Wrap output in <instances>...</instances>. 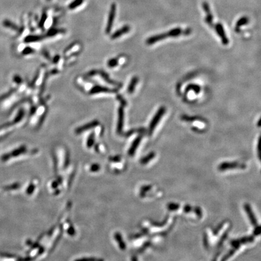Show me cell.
I'll return each instance as SVG.
<instances>
[{"instance_id":"27","label":"cell","mask_w":261,"mask_h":261,"mask_svg":"<svg viewBox=\"0 0 261 261\" xmlns=\"http://www.w3.org/2000/svg\"><path fill=\"white\" fill-rule=\"evenodd\" d=\"M260 233V226H259L258 225L257 226H256L255 229L254 230V235H259Z\"/></svg>"},{"instance_id":"28","label":"cell","mask_w":261,"mask_h":261,"mask_svg":"<svg viewBox=\"0 0 261 261\" xmlns=\"http://www.w3.org/2000/svg\"><path fill=\"white\" fill-rule=\"evenodd\" d=\"M195 213H196L198 216H201L202 215L201 210V209H200V207H196V208L195 209Z\"/></svg>"},{"instance_id":"29","label":"cell","mask_w":261,"mask_h":261,"mask_svg":"<svg viewBox=\"0 0 261 261\" xmlns=\"http://www.w3.org/2000/svg\"><path fill=\"white\" fill-rule=\"evenodd\" d=\"M191 210H192V207H191L190 206H189V205H186V206L184 207V212H186V213L190 212Z\"/></svg>"},{"instance_id":"1","label":"cell","mask_w":261,"mask_h":261,"mask_svg":"<svg viewBox=\"0 0 261 261\" xmlns=\"http://www.w3.org/2000/svg\"><path fill=\"white\" fill-rule=\"evenodd\" d=\"M165 111H166V108L165 107H163V106L161 107L158 110L157 112L156 113V114L154 117V118H153V120H152V121H151V122L150 123V125H149V134L150 135L153 134V133L154 131V129L156 127L157 124H158L159 121H160V120L162 117V116L164 114V113L165 112Z\"/></svg>"},{"instance_id":"7","label":"cell","mask_w":261,"mask_h":261,"mask_svg":"<svg viewBox=\"0 0 261 261\" xmlns=\"http://www.w3.org/2000/svg\"><path fill=\"white\" fill-rule=\"evenodd\" d=\"M130 30V27L129 26H124L119 30L115 32L111 36V38L112 39H115L116 38H119L120 36H122L123 35L127 33Z\"/></svg>"},{"instance_id":"5","label":"cell","mask_w":261,"mask_h":261,"mask_svg":"<svg viewBox=\"0 0 261 261\" xmlns=\"http://www.w3.org/2000/svg\"><path fill=\"white\" fill-rule=\"evenodd\" d=\"M116 91H117L116 90H112L103 86L96 85L94 86L93 88H91V90L90 91V94H99L101 93H115Z\"/></svg>"},{"instance_id":"16","label":"cell","mask_w":261,"mask_h":261,"mask_svg":"<svg viewBox=\"0 0 261 261\" xmlns=\"http://www.w3.org/2000/svg\"><path fill=\"white\" fill-rule=\"evenodd\" d=\"M141 140H142V137H140V136L139 137H137V138L135 140V141L134 142V143H133V146H132L131 148L130 149V151H129V153H130V154H134L135 150H136V148H137V146H138L139 143L140 142Z\"/></svg>"},{"instance_id":"9","label":"cell","mask_w":261,"mask_h":261,"mask_svg":"<svg viewBox=\"0 0 261 261\" xmlns=\"http://www.w3.org/2000/svg\"><path fill=\"white\" fill-rule=\"evenodd\" d=\"M244 209L246 211V212L248 214V216L249 217V219L251 221V223L254 225V226H257V220L255 218V216L252 212V210L250 206V205H248V204H245L244 205Z\"/></svg>"},{"instance_id":"26","label":"cell","mask_w":261,"mask_h":261,"mask_svg":"<svg viewBox=\"0 0 261 261\" xmlns=\"http://www.w3.org/2000/svg\"><path fill=\"white\" fill-rule=\"evenodd\" d=\"M117 99L121 102V105L122 106H124L126 105V101L121 96H118Z\"/></svg>"},{"instance_id":"12","label":"cell","mask_w":261,"mask_h":261,"mask_svg":"<svg viewBox=\"0 0 261 261\" xmlns=\"http://www.w3.org/2000/svg\"><path fill=\"white\" fill-rule=\"evenodd\" d=\"M138 82H139V78L136 76L134 77L131 79V80H130V83L128 86V88H127V92L129 94H132L134 92V91L135 90V87H136V85L137 84Z\"/></svg>"},{"instance_id":"23","label":"cell","mask_w":261,"mask_h":261,"mask_svg":"<svg viewBox=\"0 0 261 261\" xmlns=\"http://www.w3.org/2000/svg\"><path fill=\"white\" fill-rule=\"evenodd\" d=\"M193 90L196 93H199V92L200 91V88L199 86L196 85H190L186 88V91L188 90Z\"/></svg>"},{"instance_id":"13","label":"cell","mask_w":261,"mask_h":261,"mask_svg":"<svg viewBox=\"0 0 261 261\" xmlns=\"http://www.w3.org/2000/svg\"><path fill=\"white\" fill-rule=\"evenodd\" d=\"M248 22H249V19H248V17H243L241 18L237 21V22L236 23V31H239V29L240 27L248 24Z\"/></svg>"},{"instance_id":"15","label":"cell","mask_w":261,"mask_h":261,"mask_svg":"<svg viewBox=\"0 0 261 261\" xmlns=\"http://www.w3.org/2000/svg\"><path fill=\"white\" fill-rule=\"evenodd\" d=\"M84 0H74L73 2H72L68 6V8L70 9H74L77 8H78L79 6H80L83 3Z\"/></svg>"},{"instance_id":"18","label":"cell","mask_w":261,"mask_h":261,"mask_svg":"<svg viewBox=\"0 0 261 261\" xmlns=\"http://www.w3.org/2000/svg\"><path fill=\"white\" fill-rule=\"evenodd\" d=\"M206 14H207L206 17V22L209 25L212 26V23H213V15H212L210 11L207 12H206Z\"/></svg>"},{"instance_id":"20","label":"cell","mask_w":261,"mask_h":261,"mask_svg":"<svg viewBox=\"0 0 261 261\" xmlns=\"http://www.w3.org/2000/svg\"><path fill=\"white\" fill-rule=\"evenodd\" d=\"M47 14L46 12H43V14L42 15V17H41V20L39 21V27H41V28L43 27V26H44V24H45V23H46V21L47 20Z\"/></svg>"},{"instance_id":"8","label":"cell","mask_w":261,"mask_h":261,"mask_svg":"<svg viewBox=\"0 0 261 261\" xmlns=\"http://www.w3.org/2000/svg\"><path fill=\"white\" fill-rule=\"evenodd\" d=\"M243 168L242 165H239L236 162H233V163H228V162H225L222 164H221L219 166V169L221 171H224L227 169H231V168Z\"/></svg>"},{"instance_id":"10","label":"cell","mask_w":261,"mask_h":261,"mask_svg":"<svg viewBox=\"0 0 261 261\" xmlns=\"http://www.w3.org/2000/svg\"><path fill=\"white\" fill-rule=\"evenodd\" d=\"M98 124H99V122L97 121H97L94 120L93 121H91V122H90V123H89L88 124H85L84 126H83L82 127H80L77 128V130H76V133H82L83 131H85V130H86V129H89L90 128H92V127H94L95 126L97 125Z\"/></svg>"},{"instance_id":"17","label":"cell","mask_w":261,"mask_h":261,"mask_svg":"<svg viewBox=\"0 0 261 261\" xmlns=\"http://www.w3.org/2000/svg\"><path fill=\"white\" fill-rule=\"evenodd\" d=\"M64 30H61V29H55V28H52L50 29L48 32H47V36H55L56 35H57L58 33H60V32H63Z\"/></svg>"},{"instance_id":"19","label":"cell","mask_w":261,"mask_h":261,"mask_svg":"<svg viewBox=\"0 0 261 261\" xmlns=\"http://www.w3.org/2000/svg\"><path fill=\"white\" fill-rule=\"evenodd\" d=\"M118 59H117L116 58H113V59H110L108 61L107 64L109 68H114L118 65Z\"/></svg>"},{"instance_id":"14","label":"cell","mask_w":261,"mask_h":261,"mask_svg":"<svg viewBox=\"0 0 261 261\" xmlns=\"http://www.w3.org/2000/svg\"><path fill=\"white\" fill-rule=\"evenodd\" d=\"M42 39V37L41 36L38 35H30L26 38L25 42H33L39 41Z\"/></svg>"},{"instance_id":"24","label":"cell","mask_w":261,"mask_h":261,"mask_svg":"<svg viewBox=\"0 0 261 261\" xmlns=\"http://www.w3.org/2000/svg\"><path fill=\"white\" fill-rule=\"evenodd\" d=\"M168 209H169L171 210H176L180 207V206L177 204L171 203V204H168Z\"/></svg>"},{"instance_id":"4","label":"cell","mask_w":261,"mask_h":261,"mask_svg":"<svg viewBox=\"0 0 261 261\" xmlns=\"http://www.w3.org/2000/svg\"><path fill=\"white\" fill-rule=\"evenodd\" d=\"M215 30H216L217 33L218 34V35L221 38V40H222L223 44L227 45L228 44V39L225 35V33L222 25L221 23H217L215 25Z\"/></svg>"},{"instance_id":"25","label":"cell","mask_w":261,"mask_h":261,"mask_svg":"<svg viewBox=\"0 0 261 261\" xmlns=\"http://www.w3.org/2000/svg\"><path fill=\"white\" fill-rule=\"evenodd\" d=\"M35 51L33 50L31 47H26L23 52V53L24 55H29L32 53H33Z\"/></svg>"},{"instance_id":"11","label":"cell","mask_w":261,"mask_h":261,"mask_svg":"<svg viewBox=\"0 0 261 261\" xmlns=\"http://www.w3.org/2000/svg\"><path fill=\"white\" fill-rule=\"evenodd\" d=\"M97 74H100L102 76V78H103V79H104L106 82H108V83H110V84H112V85H117V86H121V83H117V82H115L112 80L111 79H109V77L108 76V75L106 73H105V71H97Z\"/></svg>"},{"instance_id":"2","label":"cell","mask_w":261,"mask_h":261,"mask_svg":"<svg viewBox=\"0 0 261 261\" xmlns=\"http://www.w3.org/2000/svg\"><path fill=\"white\" fill-rule=\"evenodd\" d=\"M116 5L114 3H112L111 6L110 8V11L109 13V16H108V23H107V25L106 27V29H105V32L108 34L110 33L111 29L112 27V25H113V23L114 21V18L115 17V12H116Z\"/></svg>"},{"instance_id":"21","label":"cell","mask_w":261,"mask_h":261,"mask_svg":"<svg viewBox=\"0 0 261 261\" xmlns=\"http://www.w3.org/2000/svg\"><path fill=\"white\" fill-rule=\"evenodd\" d=\"M155 156V154L154 153H151L149 154H148V156H147L146 157H144L142 160V163L145 164L148 163L149 161H150L151 159H153Z\"/></svg>"},{"instance_id":"30","label":"cell","mask_w":261,"mask_h":261,"mask_svg":"<svg viewBox=\"0 0 261 261\" xmlns=\"http://www.w3.org/2000/svg\"><path fill=\"white\" fill-rule=\"evenodd\" d=\"M59 59H60V56H59V55H56L54 58H53V62L54 63H57L58 61H59Z\"/></svg>"},{"instance_id":"22","label":"cell","mask_w":261,"mask_h":261,"mask_svg":"<svg viewBox=\"0 0 261 261\" xmlns=\"http://www.w3.org/2000/svg\"><path fill=\"white\" fill-rule=\"evenodd\" d=\"M4 24H5V26H6V27H11V28L13 29L14 30H18V27L17 26H16L15 24H14V23H12V22L9 21H8V20H6V21L4 22Z\"/></svg>"},{"instance_id":"3","label":"cell","mask_w":261,"mask_h":261,"mask_svg":"<svg viewBox=\"0 0 261 261\" xmlns=\"http://www.w3.org/2000/svg\"><path fill=\"white\" fill-rule=\"evenodd\" d=\"M171 32V31L170 30L169 32H168L166 33H163V34L153 36L148 38L146 41V42L148 44H154L157 41L163 40L167 37H172V33Z\"/></svg>"},{"instance_id":"6","label":"cell","mask_w":261,"mask_h":261,"mask_svg":"<svg viewBox=\"0 0 261 261\" xmlns=\"http://www.w3.org/2000/svg\"><path fill=\"white\" fill-rule=\"evenodd\" d=\"M118 126H117V132L121 133L123 126V120H124V109L122 106H121L118 110Z\"/></svg>"}]
</instances>
